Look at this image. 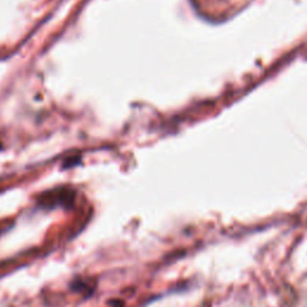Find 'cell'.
<instances>
[{
	"instance_id": "cell-1",
	"label": "cell",
	"mask_w": 307,
	"mask_h": 307,
	"mask_svg": "<svg viewBox=\"0 0 307 307\" xmlns=\"http://www.w3.org/2000/svg\"><path fill=\"white\" fill-rule=\"evenodd\" d=\"M74 202V192L67 191L65 188L52 191L50 193H45L40 199V204L45 208H55V206L71 205Z\"/></svg>"
},
{
	"instance_id": "cell-2",
	"label": "cell",
	"mask_w": 307,
	"mask_h": 307,
	"mask_svg": "<svg viewBox=\"0 0 307 307\" xmlns=\"http://www.w3.org/2000/svg\"><path fill=\"white\" fill-rule=\"evenodd\" d=\"M71 288L75 290V292H79V293H85V295H89L91 292H93L94 288L91 287V284L89 282L85 281V280H75L71 283Z\"/></svg>"
}]
</instances>
